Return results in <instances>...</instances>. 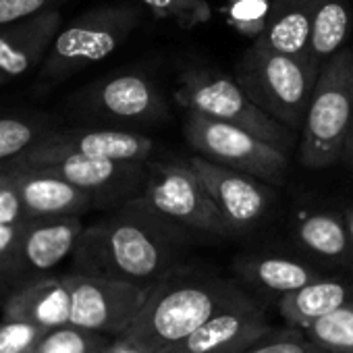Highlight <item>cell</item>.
<instances>
[{
	"instance_id": "6da1fadb",
	"label": "cell",
	"mask_w": 353,
	"mask_h": 353,
	"mask_svg": "<svg viewBox=\"0 0 353 353\" xmlns=\"http://www.w3.org/2000/svg\"><path fill=\"white\" fill-rule=\"evenodd\" d=\"M192 237L135 198L83 229L73 252V272L150 289L181 266V250Z\"/></svg>"
},
{
	"instance_id": "7a4b0ae2",
	"label": "cell",
	"mask_w": 353,
	"mask_h": 353,
	"mask_svg": "<svg viewBox=\"0 0 353 353\" xmlns=\"http://www.w3.org/2000/svg\"><path fill=\"white\" fill-rule=\"evenodd\" d=\"M245 299L252 295L231 279L176 266L148 291L137 318L117 339L137 353H164L216 312Z\"/></svg>"
},
{
	"instance_id": "3957f363",
	"label": "cell",
	"mask_w": 353,
	"mask_h": 353,
	"mask_svg": "<svg viewBox=\"0 0 353 353\" xmlns=\"http://www.w3.org/2000/svg\"><path fill=\"white\" fill-rule=\"evenodd\" d=\"M235 79L272 119L301 131L318 73L301 59L279 52L260 40L235 65Z\"/></svg>"
},
{
	"instance_id": "277c9868",
	"label": "cell",
	"mask_w": 353,
	"mask_h": 353,
	"mask_svg": "<svg viewBox=\"0 0 353 353\" xmlns=\"http://www.w3.org/2000/svg\"><path fill=\"white\" fill-rule=\"evenodd\" d=\"M353 125V48H341L320 71L301 129L299 162L328 168L343 158Z\"/></svg>"
},
{
	"instance_id": "5b68a950",
	"label": "cell",
	"mask_w": 353,
	"mask_h": 353,
	"mask_svg": "<svg viewBox=\"0 0 353 353\" xmlns=\"http://www.w3.org/2000/svg\"><path fill=\"white\" fill-rule=\"evenodd\" d=\"M137 5H102L81 13L73 23L61 28L44 63L40 65L42 83H61L79 71L104 61L139 26Z\"/></svg>"
},
{
	"instance_id": "8992f818",
	"label": "cell",
	"mask_w": 353,
	"mask_h": 353,
	"mask_svg": "<svg viewBox=\"0 0 353 353\" xmlns=\"http://www.w3.org/2000/svg\"><path fill=\"white\" fill-rule=\"evenodd\" d=\"M174 100L185 110L241 127L283 152H291L295 145L297 131L264 112L245 94L237 79H231L223 73L208 69L183 71L174 90Z\"/></svg>"
},
{
	"instance_id": "52a82bcc",
	"label": "cell",
	"mask_w": 353,
	"mask_h": 353,
	"mask_svg": "<svg viewBox=\"0 0 353 353\" xmlns=\"http://www.w3.org/2000/svg\"><path fill=\"white\" fill-rule=\"evenodd\" d=\"M139 198L158 214L183 227L192 235H233L229 223L190 160H148V174Z\"/></svg>"
},
{
	"instance_id": "ba28073f",
	"label": "cell",
	"mask_w": 353,
	"mask_h": 353,
	"mask_svg": "<svg viewBox=\"0 0 353 353\" xmlns=\"http://www.w3.org/2000/svg\"><path fill=\"white\" fill-rule=\"evenodd\" d=\"M9 168H34L57 174L88 194L96 208L110 210L139 198L148 174V162L42 152H26L5 170Z\"/></svg>"
},
{
	"instance_id": "9c48e42d",
	"label": "cell",
	"mask_w": 353,
	"mask_h": 353,
	"mask_svg": "<svg viewBox=\"0 0 353 353\" xmlns=\"http://www.w3.org/2000/svg\"><path fill=\"white\" fill-rule=\"evenodd\" d=\"M183 135L192 150L216 164L254 174L270 185H281L285 179L289 164L287 152L241 127L188 110Z\"/></svg>"
},
{
	"instance_id": "30bf717a",
	"label": "cell",
	"mask_w": 353,
	"mask_h": 353,
	"mask_svg": "<svg viewBox=\"0 0 353 353\" xmlns=\"http://www.w3.org/2000/svg\"><path fill=\"white\" fill-rule=\"evenodd\" d=\"M73 114L108 125H152L170 114L160 88L141 73H119L98 79L69 100Z\"/></svg>"
},
{
	"instance_id": "8fae6325",
	"label": "cell",
	"mask_w": 353,
	"mask_h": 353,
	"mask_svg": "<svg viewBox=\"0 0 353 353\" xmlns=\"http://www.w3.org/2000/svg\"><path fill=\"white\" fill-rule=\"evenodd\" d=\"M63 279L71 293L69 326L108 336H121L133 324L152 289L79 272Z\"/></svg>"
},
{
	"instance_id": "7c38bea8",
	"label": "cell",
	"mask_w": 353,
	"mask_h": 353,
	"mask_svg": "<svg viewBox=\"0 0 353 353\" xmlns=\"http://www.w3.org/2000/svg\"><path fill=\"white\" fill-rule=\"evenodd\" d=\"M83 229L81 216L30 219L17 241L0 289L9 293L32 281L48 276L52 268L73 256Z\"/></svg>"
},
{
	"instance_id": "4fadbf2b",
	"label": "cell",
	"mask_w": 353,
	"mask_h": 353,
	"mask_svg": "<svg viewBox=\"0 0 353 353\" xmlns=\"http://www.w3.org/2000/svg\"><path fill=\"white\" fill-rule=\"evenodd\" d=\"M190 162L229 223L233 235L250 231L262 221L270 206V192L264 185L266 181L254 174L216 164L200 154L192 156Z\"/></svg>"
},
{
	"instance_id": "5bb4252c",
	"label": "cell",
	"mask_w": 353,
	"mask_h": 353,
	"mask_svg": "<svg viewBox=\"0 0 353 353\" xmlns=\"http://www.w3.org/2000/svg\"><path fill=\"white\" fill-rule=\"evenodd\" d=\"M270 332L264 307L252 297L216 312L164 353H239Z\"/></svg>"
},
{
	"instance_id": "9a60e30c",
	"label": "cell",
	"mask_w": 353,
	"mask_h": 353,
	"mask_svg": "<svg viewBox=\"0 0 353 353\" xmlns=\"http://www.w3.org/2000/svg\"><path fill=\"white\" fill-rule=\"evenodd\" d=\"M156 143L139 131L119 127H57L46 133L32 150L42 154H83L94 158L148 162L154 154Z\"/></svg>"
},
{
	"instance_id": "2e32d148",
	"label": "cell",
	"mask_w": 353,
	"mask_h": 353,
	"mask_svg": "<svg viewBox=\"0 0 353 353\" xmlns=\"http://www.w3.org/2000/svg\"><path fill=\"white\" fill-rule=\"evenodd\" d=\"M61 28V9L0 28V85L40 69Z\"/></svg>"
},
{
	"instance_id": "e0dca14e",
	"label": "cell",
	"mask_w": 353,
	"mask_h": 353,
	"mask_svg": "<svg viewBox=\"0 0 353 353\" xmlns=\"http://www.w3.org/2000/svg\"><path fill=\"white\" fill-rule=\"evenodd\" d=\"M5 172H9L11 183L32 219L81 216L96 208L88 194L57 174L34 168H9Z\"/></svg>"
},
{
	"instance_id": "ac0fdd59",
	"label": "cell",
	"mask_w": 353,
	"mask_h": 353,
	"mask_svg": "<svg viewBox=\"0 0 353 353\" xmlns=\"http://www.w3.org/2000/svg\"><path fill=\"white\" fill-rule=\"evenodd\" d=\"M5 320H21L44 330L69 326L71 293L63 276H42L9 291L3 303Z\"/></svg>"
},
{
	"instance_id": "d6986e66",
	"label": "cell",
	"mask_w": 353,
	"mask_h": 353,
	"mask_svg": "<svg viewBox=\"0 0 353 353\" xmlns=\"http://www.w3.org/2000/svg\"><path fill=\"white\" fill-rule=\"evenodd\" d=\"M235 272L241 283L264 295H287L307 283L322 279L324 272L310 262L289 256L272 254H248L235 260Z\"/></svg>"
},
{
	"instance_id": "ffe728a7",
	"label": "cell",
	"mask_w": 353,
	"mask_h": 353,
	"mask_svg": "<svg viewBox=\"0 0 353 353\" xmlns=\"http://www.w3.org/2000/svg\"><path fill=\"white\" fill-rule=\"evenodd\" d=\"M293 237L314 258L341 268H353V245L345 214L299 212L293 221Z\"/></svg>"
},
{
	"instance_id": "44dd1931",
	"label": "cell",
	"mask_w": 353,
	"mask_h": 353,
	"mask_svg": "<svg viewBox=\"0 0 353 353\" xmlns=\"http://www.w3.org/2000/svg\"><path fill=\"white\" fill-rule=\"evenodd\" d=\"M349 301H353V281L324 274L322 279L279 297V312L291 326L303 328Z\"/></svg>"
},
{
	"instance_id": "7402d4cb",
	"label": "cell",
	"mask_w": 353,
	"mask_h": 353,
	"mask_svg": "<svg viewBox=\"0 0 353 353\" xmlns=\"http://www.w3.org/2000/svg\"><path fill=\"white\" fill-rule=\"evenodd\" d=\"M316 3L318 0H270L268 23L258 40L310 65L307 46Z\"/></svg>"
},
{
	"instance_id": "603a6c76",
	"label": "cell",
	"mask_w": 353,
	"mask_h": 353,
	"mask_svg": "<svg viewBox=\"0 0 353 353\" xmlns=\"http://www.w3.org/2000/svg\"><path fill=\"white\" fill-rule=\"evenodd\" d=\"M353 17L347 0H318L312 19V34L307 46L310 67L320 75L322 67L343 48Z\"/></svg>"
},
{
	"instance_id": "cb8c5ba5",
	"label": "cell",
	"mask_w": 353,
	"mask_h": 353,
	"mask_svg": "<svg viewBox=\"0 0 353 353\" xmlns=\"http://www.w3.org/2000/svg\"><path fill=\"white\" fill-rule=\"evenodd\" d=\"M57 123L46 114H3L0 117V170L32 150Z\"/></svg>"
},
{
	"instance_id": "d4e9b609",
	"label": "cell",
	"mask_w": 353,
	"mask_h": 353,
	"mask_svg": "<svg viewBox=\"0 0 353 353\" xmlns=\"http://www.w3.org/2000/svg\"><path fill=\"white\" fill-rule=\"evenodd\" d=\"M32 216L26 212L9 172H0V285L17 248V241Z\"/></svg>"
},
{
	"instance_id": "484cf974",
	"label": "cell",
	"mask_w": 353,
	"mask_h": 353,
	"mask_svg": "<svg viewBox=\"0 0 353 353\" xmlns=\"http://www.w3.org/2000/svg\"><path fill=\"white\" fill-rule=\"evenodd\" d=\"M324 353H353V301L301 328Z\"/></svg>"
},
{
	"instance_id": "4316f807",
	"label": "cell",
	"mask_w": 353,
	"mask_h": 353,
	"mask_svg": "<svg viewBox=\"0 0 353 353\" xmlns=\"http://www.w3.org/2000/svg\"><path fill=\"white\" fill-rule=\"evenodd\" d=\"M139 3L158 19H168L181 30H194L196 26L212 19L208 0H139Z\"/></svg>"
},
{
	"instance_id": "83f0119b",
	"label": "cell",
	"mask_w": 353,
	"mask_h": 353,
	"mask_svg": "<svg viewBox=\"0 0 353 353\" xmlns=\"http://www.w3.org/2000/svg\"><path fill=\"white\" fill-rule=\"evenodd\" d=\"M223 13L227 17V23L235 32L254 42L266 30L270 0H227Z\"/></svg>"
},
{
	"instance_id": "f1b7e54d",
	"label": "cell",
	"mask_w": 353,
	"mask_h": 353,
	"mask_svg": "<svg viewBox=\"0 0 353 353\" xmlns=\"http://www.w3.org/2000/svg\"><path fill=\"white\" fill-rule=\"evenodd\" d=\"M239 353H324L318 349L301 328L293 326L287 330H272L258 343L245 347Z\"/></svg>"
},
{
	"instance_id": "f546056e",
	"label": "cell",
	"mask_w": 353,
	"mask_h": 353,
	"mask_svg": "<svg viewBox=\"0 0 353 353\" xmlns=\"http://www.w3.org/2000/svg\"><path fill=\"white\" fill-rule=\"evenodd\" d=\"M48 330L21 320H0V353H34Z\"/></svg>"
},
{
	"instance_id": "4dcf8cb0",
	"label": "cell",
	"mask_w": 353,
	"mask_h": 353,
	"mask_svg": "<svg viewBox=\"0 0 353 353\" xmlns=\"http://www.w3.org/2000/svg\"><path fill=\"white\" fill-rule=\"evenodd\" d=\"M65 0H0V28L59 9Z\"/></svg>"
},
{
	"instance_id": "1f68e13d",
	"label": "cell",
	"mask_w": 353,
	"mask_h": 353,
	"mask_svg": "<svg viewBox=\"0 0 353 353\" xmlns=\"http://www.w3.org/2000/svg\"><path fill=\"white\" fill-rule=\"evenodd\" d=\"M345 164H351L353 166V125H351V131L347 135V141H345V148H343V158H341Z\"/></svg>"
},
{
	"instance_id": "d6a6232c",
	"label": "cell",
	"mask_w": 353,
	"mask_h": 353,
	"mask_svg": "<svg viewBox=\"0 0 353 353\" xmlns=\"http://www.w3.org/2000/svg\"><path fill=\"white\" fill-rule=\"evenodd\" d=\"M343 214H345V221H347V227H349V235H351V245H353V206H347Z\"/></svg>"
}]
</instances>
